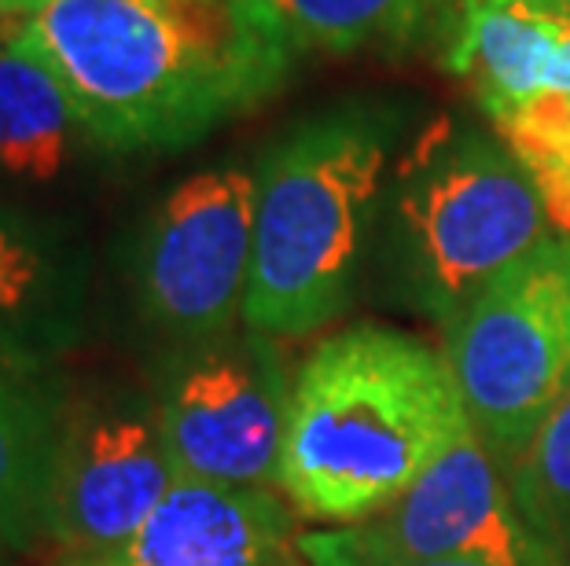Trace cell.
Instances as JSON below:
<instances>
[{"label": "cell", "mask_w": 570, "mask_h": 566, "mask_svg": "<svg viewBox=\"0 0 570 566\" xmlns=\"http://www.w3.org/2000/svg\"><path fill=\"white\" fill-rule=\"evenodd\" d=\"M16 30L118 155L196 143L287 78L228 0H45Z\"/></svg>", "instance_id": "cell-1"}, {"label": "cell", "mask_w": 570, "mask_h": 566, "mask_svg": "<svg viewBox=\"0 0 570 566\" xmlns=\"http://www.w3.org/2000/svg\"><path fill=\"white\" fill-rule=\"evenodd\" d=\"M468 430L445 354L357 324L321 339L291 379L281 493L306 523L380 519Z\"/></svg>", "instance_id": "cell-2"}, {"label": "cell", "mask_w": 570, "mask_h": 566, "mask_svg": "<svg viewBox=\"0 0 570 566\" xmlns=\"http://www.w3.org/2000/svg\"><path fill=\"white\" fill-rule=\"evenodd\" d=\"M391 126L368 111L298 122L254 170V258L244 324L306 339L350 306L380 199Z\"/></svg>", "instance_id": "cell-3"}, {"label": "cell", "mask_w": 570, "mask_h": 566, "mask_svg": "<svg viewBox=\"0 0 570 566\" xmlns=\"http://www.w3.org/2000/svg\"><path fill=\"white\" fill-rule=\"evenodd\" d=\"M397 269L412 298L449 324L497 272L556 228L501 137L442 129L397 180Z\"/></svg>", "instance_id": "cell-4"}, {"label": "cell", "mask_w": 570, "mask_h": 566, "mask_svg": "<svg viewBox=\"0 0 570 566\" xmlns=\"http://www.w3.org/2000/svg\"><path fill=\"white\" fill-rule=\"evenodd\" d=\"M475 435L512 464L570 390V236L552 232L445 324Z\"/></svg>", "instance_id": "cell-5"}, {"label": "cell", "mask_w": 570, "mask_h": 566, "mask_svg": "<svg viewBox=\"0 0 570 566\" xmlns=\"http://www.w3.org/2000/svg\"><path fill=\"white\" fill-rule=\"evenodd\" d=\"M262 331L185 346L169 360L155 413L180 478L281 489L291 371Z\"/></svg>", "instance_id": "cell-6"}, {"label": "cell", "mask_w": 570, "mask_h": 566, "mask_svg": "<svg viewBox=\"0 0 570 566\" xmlns=\"http://www.w3.org/2000/svg\"><path fill=\"white\" fill-rule=\"evenodd\" d=\"M254 258V173L199 170L151 210L137 250L144 320L177 349L233 335Z\"/></svg>", "instance_id": "cell-7"}, {"label": "cell", "mask_w": 570, "mask_h": 566, "mask_svg": "<svg viewBox=\"0 0 570 566\" xmlns=\"http://www.w3.org/2000/svg\"><path fill=\"white\" fill-rule=\"evenodd\" d=\"M177 478L155 401L122 394L63 401L48 545L52 552L118 545L148 523Z\"/></svg>", "instance_id": "cell-8"}, {"label": "cell", "mask_w": 570, "mask_h": 566, "mask_svg": "<svg viewBox=\"0 0 570 566\" xmlns=\"http://www.w3.org/2000/svg\"><path fill=\"white\" fill-rule=\"evenodd\" d=\"M380 534L416 559L475 566H567L544 545L512 493V471L475 430H468L380 519Z\"/></svg>", "instance_id": "cell-9"}, {"label": "cell", "mask_w": 570, "mask_h": 566, "mask_svg": "<svg viewBox=\"0 0 570 566\" xmlns=\"http://www.w3.org/2000/svg\"><path fill=\"white\" fill-rule=\"evenodd\" d=\"M298 540L284 493L177 478L132 537L111 548L52 552L48 566H309Z\"/></svg>", "instance_id": "cell-10"}, {"label": "cell", "mask_w": 570, "mask_h": 566, "mask_svg": "<svg viewBox=\"0 0 570 566\" xmlns=\"http://www.w3.org/2000/svg\"><path fill=\"white\" fill-rule=\"evenodd\" d=\"M81 331V265L56 225L0 202V371L48 379Z\"/></svg>", "instance_id": "cell-11"}, {"label": "cell", "mask_w": 570, "mask_h": 566, "mask_svg": "<svg viewBox=\"0 0 570 566\" xmlns=\"http://www.w3.org/2000/svg\"><path fill=\"white\" fill-rule=\"evenodd\" d=\"M445 67L468 81L487 118L549 89L570 92V16L538 0H460Z\"/></svg>", "instance_id": "cell-12"}, {"label": "cell", "mask_w": 570, "mask_h": 566, "mask_svg": "<svg viewBox=\"0 0 570 566\" xmlns=\"http://www.w3.org/2000/svg\"><path fill=\"white\" fill-rule=\"evenodd\" d=\"M254 41L284 70L309 52L409 48L449 38L460 0H228Z\"/></svg>", "instance_id": "cell-13"}, {"label": "cell", "mask_w": 570, "mask_h": 566, "mask_svg": "<svg viewBox=\"0 0 570 566\" xmlns=\"http://www.w3.org/2000/svg\"><path fill=\"white\" fill-rule=\"evenodd\" d=\"M67 394L0 371V556L48 540V493Z\"/></svg>", "instance_id": "cell-14"}, {"label": "cell", "mask_w": 570, "mask_h": 566, "mask_svg": "<svg viewBox=\"0 0 570 566\" xmlns=\"http://www.w3.org/2000/svg\"><path fill=\"white\" fill-rule=\"evenodd\" d=\"M75 132L81 126L59 78L16 27L0 33V173L48 185L67 170Z\"/></svg>", "instance_id": "cell-15"}, {"label": "cell", "mask_w": 570, "mask_h": 566, "mask_svg": "<svg viewBox=\"0 0 570 566\" xmlns=\"http://www.w3.org/2000/svg\"><path fill=\"white\" fill-rule=\"evenodd\" d=\"M490 126L533 180L552 228L570 236V92L549 89L490 118Z\"/></svg>", "instance_id": "cell-16"}, {"label": "cell", "mask_w": 570, "mask_h": 566, "mask_svg": "<svg viewBox=\"0 0 570 566\" xmlns=\"http://www.w3.org/2000/svg\"><path fill=\"white\" fill-rule=\"evenodd\" d=\"M512 493L544 545L570 556V390L512 464Z\"/></svg>", "instance_id": "cell-17"}, {"label": "cell", "mask_w": 570, "mask_h": 566, "mask_svg": "<svg viewBox=\"0 0 570 566\" xmlns=\"http://www.w3.org/2000/svg\"><path fill=\"white\" fill-rule=\"evenodd\" d=\"M302 556L309 566H475L456 559H416L394 548L372 523L324 526L302 534Z\"/></svg>", "instance_id": "cell-18"}, {"label": "cell", "mask_w": 570, "mask_h": 566, "mask_svg": "<svg viewBox=\"0 0 570 566\" xmlns=\"http://www.w3.org/2000/svg\"><path fill=\"white\" fill-rule=\"evenodd\" d=\"M33 0H0V16H30Z\"/></svg>", "instance_id": "cell-19"}, {"label": "cell", "mask_w": 570, "mask_h": 566, "mask_svg": "<svg viewBox=\"0 0 570 566\" xmlns=\"http://www.w3.org/2000/svg\"><path fill=\"white\" fill-rule=\"evenodd\" d=\"M538 4L556 8V11H563V16H570V0H538Z\"/></svg>", "instance_id": "cell-20"}, {"label": "cell", "mask_w": 570, "mask_h": 566, "mask_svg": "<svg viewBox=\"0 0 570 566\" xmlns=\"http://www.w3.org/2000/svg\"><path fill=\"white\" fill-rule=\"evenodd\" d=\"M41 4H45V0H33V11H38V8H41Z\"/></svg>", "instance_id": "cell-21"}, {"label": "cell", "mask_w": 570, "mask_h": 566, "mask_svg": "<svg viewBox=\"0 0 570 566\" xmlns=\"http://www.w3.org/2000/svg\"><path fill=\"white\" fill-rule=\"evenodd\" d=\"M0 566H8V563H4V559H0Z\"/></svg>", "instance_id": "cell-22"}, {"label": "cell", "mask_w": 570, "mask_h": 566, "mask_svg": "<svg viewBox=\"0 0 570 566\" xmlns=\"http://www.w3.org/2000/svg\"><path fill=\"white\" fill-rule=\"evenodd\" d=\"M567 566H570V556H567Z\"/></svg>", "instance_id": "cell-23"}]
</instances>
